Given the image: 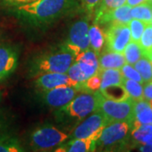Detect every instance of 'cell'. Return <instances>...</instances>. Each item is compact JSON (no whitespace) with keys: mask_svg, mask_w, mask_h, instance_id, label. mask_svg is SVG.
Wrapping results in <instances>:
<instances>
[{"mask_svg":"<svg viewBox=\"0 0 152 152\" xmlns=\"http://www.w3.org/2000/svg\"><path fill=\"white\" fill-rule=\"evenodd\" d=\"M78 5V0H36L17 6L16 12L30 21L43 25L64 16Z\"/></svg>","mask_w":152,"mask_h":152,"instance_id":"6da1fadb","label":"cell"},{"mask_svg":"<svg viewBox=\"0 0 152 152\" xmlns=\"http://www.w3.org/2000/svg\"><path fill=\"white\" fill-rule=\"evenodd\" d=\"M74 62L75 55L64 46L57 52L37 58L33 62L31 71L38 75L46 73L66 74Z\"/></svg>","mask_w":152,"mask_h":152,"instance_id":"7a4b0ae2","label":"cell"},{"mask_svg":"<svg viewBox=\"0 0 152 152\" xmlns=\"http://www.w3.org/2000/svg\"><path fill=\"white\" fill-rule=\"evenodd\" d=\"M99 91H85L76 96L69 103L59 108L58 115L64 119L80 122L96 111Z\"/></svg>","mask_w":152,"mask_h":152,"instance_id":"3957f363","label":"cell"},{"mask_svg":"<svg viewBox=\"0 0 152 152\" xmlns=\"http://www.w3.org/2000/svg\"><path fill=\"white\" fill-rule=\"evenodd\" d=\"M134 101L130 97L124 101H113L103 96L99 91L96 111L103 114L108 123L125 121L132 124L134 118Z\"/></svg>","mask_w":152,"mask_h":152,"instance_id":"277c9868","label":"cell"},{"mask_svg":"<svg viewBox=\"0 0 152 152\" xmlns=\"http://www.w3.org/2000/svg\"><path fill=\"white\" fill-rule=\"evenodd\" d=\"M69 136L53 125H44L33 131L31 145L36 151H51L64 144Z\"/></svg>","mask_w":152,"mask_h":152,"instance_id":"5b68a950","label":"cell"},{"mask_svg":"<svg viewBox=\"0 0 152 152\" xmlns=\"http://www.w3.org/2000/svg\"><path fill=\"white\" fill-rule=\"evenodd\" d=\"M132 124L125 121L111 122L105 126L103 130L96 140V147L112 149L120 146L126 143Z\"/></svg>","mask_w":152,"mask_h":152,"instance_id":"8992f818","label":"cell"},{"mask_svg":"<svg viewBox=\"0 0 152 152\" xmlns=\"http://www.w3.org/2000/svg\"><path fill=\"white\" fill-rule=\"evenodd\" d=\"M107 124L108 121L103 114L99 111H96L81 120L76 126L71 134V140L91 138L96 141Z\"/></svg>","mask_w":152,"mask_h":152,"instance_id":"52a82bcc","label":"cell"},{"mask_svg":"<svg viewBox=\"0 0 152 152\" xmlns=\"http://www.w3.org/2000/svg\"><path fill=\"white\" fill-rule=\"evenodd\" d=\"M64 47L75 55V58L80 53L90 48L89 23L86 20H80L71 26Z\"/></svg>","mask_w":152,"mask_h":152,"instance_id":"ba28073f","label":"cell"},{"mask_svg":"<svg viewBox=\"0 0 152 152\" xmlns=\"http://www.w3.org/2000/svg\"><path fill=\"white\" fill-rule=\"evenodd\" d=\"M107 50L123 53L131 41L130 29L128 24L112 23L105 34Z\"/></svg>","mask_w":152,"mask_h":152,"instance_id":"9c48e42d","label":"cell"},{"mask_svg":"<svg viewBox=\"0 0 152 152\" xmlns=\"http://www.w3.org/2000/svg\"><path fill=\"white\" fill-rule=\"evenodd\" d=\"M80 91L79 87L63 86L42 91V98L50 107L59 109L69 103Z\"/></svg>","mask_w":152,"mask_h":152,"instance_id":"30bf717a","label":"cell"},{"mask_svg":"<svg viewBox=\"0 0 152 152\" xmlns=\"http://www.w3.org/2000/svg\"><path fill=\"white\" fill-rule=\"evenodd\" d=\"M35 84L38 89L42 91L63 86L79 87L81 91H86L84 83L80 84L78 82L74 81L68 75L64 73H46L39 75L35 80Z\"/></svg>","mask_w":152,"mask_h":152,"instance_id":"8fae6325","label":"cell"},{"mask_svg":"<svg viewBox=\"0 0 152 152\" xmlns=\"http://www.w3.org/2000/svg\"><path fill=\"white\" fill-rule=\"evenodd\" d=\"M19 54L15 48L10 45H0V82L8 79L18 65Z\"/></svg>","mask_w":152,"mask_h":152,"instance_id":"7c38bea8","label":"cell"},{"mask_svg":"<svg viewBox=\"0 0 152 152\" xmlns=\"http://www.w3.org/2000/svg\"><path fill=\"white\" fill-rule=\"evenodd\" d=\"M130 6L123 4L113 10H110L103 15H100L95 19L96 24H106V23H121V24H129L133 19L131 15Z\"/></svg>","mask_w":152,"mask_h":152,"instance_id":"4fadbf2b","label":"cell"},{"mask_svg":"<svg viewBox=\"0 0 152 152\" xmlns=\"http://www.w3.org/2000/svg\"><path fill=\"white\" fill-rule=\"evenodd\" d=\"M96 149V141L91 138L88 139H72L66 144H62L55 151L65 152H90Z\"/></svg>","mask_w":152,"mask_h":152,"instance_id":"5bb4252c","label":"cell"},{"mask_svg":"<svg viewBox=\"0 0 152 152\" xmlns=\"http://www.w3.org/2000/svg\"><path fill=\"white\" fill-rule=\"evenodd\" d=\"M99 69H121L126 64L124 53L107 51L103 54L99 55Z\"/></svg>","mask_w":152,"mask_h":152,"instance_id":"9a60e30c","label":"cell"},{"mask_svg":"<svg viewBox=\"0 0 152 152\" xmlns=\"http://www.w3.org/2000/svg\"><path fill=\"white\" fill-rule=\"evenodd\" d=\"M134 115L137 122L143 124H152V108L146 100L134 101Z\"/></svg>","mask_w":152,"mask_h":152,"instance_id":"2e32d148","label":"cell"},{"mask_svg":"<svg viewBox=\"0 0 152 152\" xmlns=\"http://www.w3.org/2000/svg\"><path fill=\"white\" fill-rule=\"evenodd\" d=\"M131 135L138 143L147 144L152 138V124H143L135 120L132 122Z\"/></svg>","mask_w":152,"mask_h":152,"instance_id":"e0dca14e","label":"cell"},{"mask_svg":"<svg viewBox=\"0 0 152 152\" xmlns=\"http://www.w3.org/2000/svg\"><path fill=\"white\" fill-rule=\"evenodd\" d=\"M99 71L102 77V84L100 87V91L112 86L123 85L124 76L122 75L121 69H99Z\"/></svg>","mask_w":152,"mask_h":152,"instance_id":"ac0fdd59","label":"cell"},{"mask_svg":"<svg viewBox=\"0 0 152 152\" xmlns=\"http://www.w3.org/2000/svg\"><path fill=\"white\" fill-rule=\"evenodd\" d=\"M89 38H90V48H91L96 54L99 56L106 42V37L102 29L97 24H94L89 26Z\"/></svg>","mask_w":152,"mask_h":152,"instance_id":"d6986e66","label":"cell"},{"mask_svg":"<svg viewBox=\"0 0 152 152\" xmlns=\"http://www.w3.org/2000/svg\"><path fill=\"white\" fill-rule=\"evenodd\" d=\"M131 15L133 19L140 20L145 24H151L152 20V4L145 2L131 8Z\"/></svg>","mask_w":152,"mask_h":152,"instance_id":"ffe728a7","label":"cell"},{"mask_svg":"<svg viewBox=\"0 0 152 152\" xmlns=\"http://www.w3.org/2000/svg\"><path fill=\"white\" fill-rule=\"evenodd\" d=\"M123 53L126 60V63L131 65H134L136 62H138L145 56L140 43L133 41L128 43Z\"/></svg>","mask_w":152,"mask_h":152,"instance_id":"44dd1931","label":"cell"},{"mask_svg":"<svg viewBox=\"0 0 152 152\" xmlns=\"http://www.w3.org/2000/svg\"><path fill=\"white\" fill-rule=\"evenodd\" d=\"M100 92L106 98L113 101H124L129 98V94L123 85L107 87L103 90H101Z\"/></svg>","mask_w":152,"mask_h":152,"instance_id":"7402d4cb","label":"cell"},{"mask_svg":"<svg viewBox=\"0 0 152 152\" xmlns=\"http://www.w3.org/2000/svg\"><path fill=\"white\" fill-rule=\"evenodd\" d=\"M143 84L137 82L133 80L125 79L124 78L123 86L127 91L129 97L132 98L134 101H140L144 99V87Z\"/></svg>","mask_w":152,"mask_h":152,"instance_id":"603a6c76","label":"cell"},{"mask_svg":"<svg viewBox=\"0 0 152 152\" xmlns=\"http://www.w3.org/2000/svg\"><path fill=\"white\" fill-rule=\"evenodd\" d=\"M134 67L141 75L144 84L152 81V63L147 57L141 58L134 64Z\"/></svg>","mask_w":152,"mask_h":152,"instance_id":"cb8c5ba5","label":"cell"},{"mask_svg":"<svg viewBox=\"0 0 152 152\" xmlns=\"http://www.w3.org/2000/svg\"><path fill=\"white\" fill-rule=\"evenodd\" d=\"M139 43L145 56L152 51V24H147L143 31Z\"/></svg>","mask_w":152,"mask_h":152,"instance_id":"d4e9b609","label":"cell"},{"mask_svg":"<svg viewBox=\"0 0 152 152\" xmlns=\"http://www.w3.org/2000/svg\"><path fill=\"white\" fill-rule=\"evenodd\" d=\"M126 0H101L100 4L96 10V18L124 4Z\"/></svg>","mask_w":152,"mask_h":152,"instance_id":"484cf974","label":"cell"},{"mask_svg":"<svg viewBox=\"0 0 152 152\" xmlns=\"http://www.w3.org/2000/svg\"><path fill=\"white\" fill-rule=\"evenodd\" d=\"M128 25H129V27L130 29L131 41L139 42L146 24L141 21V20H140L132 19Z\"/></svg>","mask_w":152,"mask_h":152,"instance_id":"4316f807","label":"cell"},{"mask_svg":"<svg viewBox=\"0 0 152 152\" xmlns=\"http://www.w3.org/2000/svg\"><path fill=\"white\" fill-rule=\"evenodd\" d=\"M75 62H84L90 65L93 66L96 69H99V61H98V56L92 49H88L85 52H82L78 56H76L75 58Z\"/></svg>","mask_w":152,"mask_h":152,"instance_id":"83f0119b","label":"cell"},{"mask_svg":"<svg viewBox=\"0 0 152 152\" xmlns=\"http://www.w3.org/2000/svg\"><path fill=\"white\" fill-rule=\"evenodd\" d=\"M66 74L74 81L78 82L80 84L85 83L86 80L88 79L86 75H85V73L81 69V68H80V66L79 64V63L75 62V61L71 64V66L69 68V69H68Z\"/></svg>","mask_w":152,"mask_h":152,"instance_id":"f1b7e54d","label":"cell"},{"mask_svg":"<svg viewBox=\"0 0 152 152\" xmlns=\"http://www.w3.org/2000/svg\"><path fill=\"white\" fill-rule=\"evenodd\" d=\"M23 149L16 140L12 138H0V152H20Z\"/></svg>","mask_w":152,"mask_h":152,"instance_id":"f546056e","label":"cell"},{"mask_svg":"<svg viewBox=\"0 0 152 152\" xmlns=\"http://www.w3.org/2000/svg\"><path fill=\"white\" fill-rule=\"evenodd\" d=\"M121 72L122 75L125 79H129V80H133L137 82H140L141 84H144V80L142 79L141 75H140V73L136 70L134 67L129 64H125L122 67L121 69Z\"/></svg>","mask_w":152,"mask_h":152,"instance_id":"4dcf8cb0","label":"cell"},{"mask_svg":"<svg viewBox=\"0 0 152 152\" xmlns=\"http://www.w3.org/2000/svg\"><path fill=\"white\" fill-rule=\"evenodd\" d=\"M102 84V77L100 71L98 70L94 75L91 76L84 83L86 91H99Z\"/></svg>","mask_w":152,"mask_h":152,"instance_id":"1f68e13d","label":"cell"},{"mask_svg":"<svg viewBox=\"0 0 152 152\" xmlns=\"http://www.w3.org/2000/svg\"><path fill=\"white\" fill-rule=\"evenodd\" d=\"M83 9L86 11L88 14L91 15L96 10L98 5L100 4L101 0H80Z\"/></svg>","mask_w":152,"mask_h":152,"instance_id":"d6a6232c","label":"cell"},{"mask_svg":"<svg viewBox=\"0 0 152 152\" xmlns=\"http://www.w3.org/2000/svg\"><path fill=\"white\" fill-rule=\"evenodd\" d=\"M33 1H36V0H3V2L5 3L6 4L10 6H14V7L29 4V3H31Z\"/></svg>","mask_w":152,"mask_h":152,"instance_id":"836d02e7","label":"cell"},{"mask_svg":"<svg viewBox=\"0 0 152 152\" xmlns=\"http://www.w3.org/2000/svg\"><path fill=\"white\" fill-rule=\"evenodd\" d=\"M144 99L149 101L152 99V81L146 83L144 87Z\"/></svg>","mask_w":152,"mask_h":152,"instance_id":"e575fe53","label":"cell"},{"mask_svg":"<svg viewBox=\"0 0 152 152\" xmlns=\"http://www.w3.org/2000/svg\"><path fill=\"white\" fill-rule=\"evenodd\" d=\"M145 2H148V0H126L125 4L130 6V7H134V6L139 5V4H144Z\"/></svg>","mask_w":152,"mask_h":152,"instance_id":"d590c367","label":"cell"},{"mask_svg":"<svg viewBox=\"0 0 152 152\" xmlns=\"http://www.w3.org/2000/svg\"><path fill=\"white\" fill-rule=\"evenodd\" d=\"M140 151H152V145H149V144H145L143 146L140 147Z\"/></svg>","mask_w":152,"mask_h":152,"instance_id":"8d00e7d4","label":"cell"},{"mask_svg":"<svg viewBox=\"0 0 152 152\" xmlns=\"http://www.w3.org/2000/svg\"><path fill=\"white\" fill-rule=\"evenodd\" d=\"M145 57H147V58H148L151 61V63H152V51L151 52V53H148V54H147Z\"/></svg>","mask_w":152,"mask_h":152,"instance_id":"74e56055","label":"cell"},{"mask_svg":"<svg viewBox=\"0 0 152 152\" xmlns=\"http://www.w3.org/2000/svg\"><path fill=\"white\" fill-rule=\"evenodd\" d=\"M148 102V103H149V105L151 106V107L152 108V99H151V100H149V101H147Z\"/></svg>","mask_w":152,"mask_h":152,"instance_id":"f35d334b","label":"cell"},{"mask_svg":"<svg viewBox=\"0 0 152 152\" xmlns=\"http://www.w3.org/2000/svg\"><path fill=\"white\" fill-rule=\"evenodd\" d=\"M147 144H149V145H152V138H151V140L148 142Z\"/></svg>","mask_w":152,"mask_h":152,"instance_id":"ab89813d","label":"cell"},{"mask_svg":"<svg viewBox=\"0 0 152 152\" xmlns=\"http://www.w3.org/2000/svg\"><path fill=\"white\" fill-rule=\"evenodd\" d=\"M2 95H3V94H2V91H0V101H1V98H2Z\"/></svg>","mask_w":152,"mask_h":152,"instance_id":"60d3db41","label":"cell"},{"mask_svg":"<svg viewBox=\"0 0 152 152\" xmlns=\"http://www.w3.org/2000/svg\"><path fill=\"white\" fill-rule=\"evenodd\" d=\"M149 2H151V3H152V0H148Z\"/></svg>","mask_w":152,"mask_h":152,"instance_id":"b9f144b4","label":"cell"},{"mask_svg":"<svg viewBox=\"0 0 152 152\" xmlns=\"http://www.w3.org/2000/svg\"><path fill=\"white\" fill-rule=\"evenodd\" d=\"M151 4H152V3H151ZM151 24H152V20H151Z\"/></svg>","mask_w":152,"mask_h":152,"instance_id":"7bdbcfd3","label":"cell"}]
</instances>
